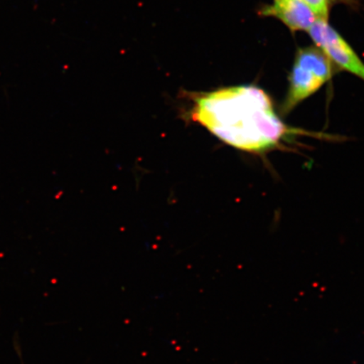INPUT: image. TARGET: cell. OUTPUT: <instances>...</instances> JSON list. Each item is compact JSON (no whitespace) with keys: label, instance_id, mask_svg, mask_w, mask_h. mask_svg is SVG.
Returning <instances> with one entry per match:
<instances>
[{"label":"cell","instance_id":"1","mask_svg":"<svg viewBox=\"0 0 364 364\" xmlns=\"http://www.w3.org/2000/svg\"><path fill=\"white\" fill-rule=\"evenodd\" d=\"M192 117L223 142L250 153L268 151L304 133L287 126L265 91L255 86L204 94L196 101Z\"/></svg>","mask_w":364,"mask_h":364},{"label":"cell","instance_id":"2","mask_svg":"<svg viewBox=\"0 0 364 364\" xmlns=\"http://www.w3.org/2000/svg\"><path fill=\"white\" fill-rule=\"evenodd\" d=\"M262 13L277 17L293 31H309L316 21V16L303 0H275Z\"/></svg>","mask_w":364,"mask_h":364},{"label":"cell","instance_id":"3","mask_svg":"<svg viewBox=\"0 0 364 364\" xmlns=\"http://www.w3.org/2000/svg\"><path fill=\"white\" fill-rule=\"evenodd\" d=\"M290 85L283 106V112L287 114L293 110L325 84L321 80L303 68L294 65L290 75Z\"/></svg>","mask_w":364,"mask_h":364},{"label":"cell","instance_id":"4","mask_svg":"<svg viewBox=\"0 0 364 364\" xmlns=\"http://www.w3.org/2000/svg\"><path fill=\"white\" fill-rule=\"evenodd\" d=\"M295 65L311 73L324 83L331 78L332 72L329 58L324 52L314 48L299 50Z\"/></svg>","mask_w":364,"mask_h":364},{"label":"cell","instance_id":"6","mask_svg":"<svg viewBox=\"0 0 364 364\" xmlns=\"http://www.w3.org/2000/svg\"><path fill=\"white\" fill-rule=\"evenodd\" d=\"M318 17V19L328 20L329 0H303Z\"/></svg>","mask_w":364,"mask_h":364},{"label":"cell","instance_id":"5","mask_svg":"<svg viewBox=\"0 0 364 364\" xmlns=\"http://www.w3.org/2000/svg\"><path fill=\"white\" fill-rule=\"evenodd\" d=\"M322 51L340 68L364 80V63L343 38L329 47L322 48Z\"/></svg>","mask_w":364,"mask_h":364}]
</instances>
